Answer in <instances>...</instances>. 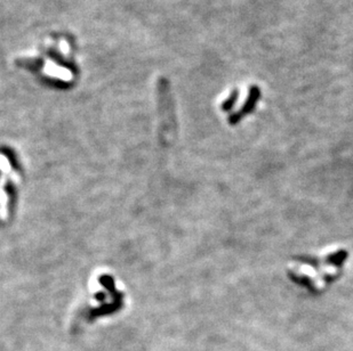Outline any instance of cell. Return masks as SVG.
<instances>
[{
	"label": "cell",
	"instance_id": "7a4b0ae2",
	"mask_svg": "<svg viewBox=\"0 0 353 351\" xmlns=\"http://www.w3.org/2000/svg\"><path fill=\"white\" fill-rule=\"evenodd\" d=\"M261 98V90L260 88L257 86L253 85L252 87L249 88V93H248V97H247V100L245 102V105L242 106L241 111H240V115H245V114H249L250 112L253 111L254 108L256 107L257 102L260 101Z\"/></svg>",
	"mask_w": 353,
	"mask_h": 351
},
{
	"label": "cell",
	"instance_id": "3957f363",
	"mask_svg": "<svg viewBox=\"0 0 353 351\" xmlns=\"http://www.w3.org/2000/svg\"><path fill=\"white\" fill-rule=\"evenodd\" d=\"M238 98H239V90L235 89L230 94V96L223 102V104H222V109H223V111H230V109L234 108V106L235 105L236 102H238Z\"/></svg>",
	"mask_w": 353,
	"mask_h": 351
},
{
	"label": "cell",
	"instance_id": "6da1fadb",
	"mask_svg": "<svg viewBox=\"0 0 353 351\" xmlns=\"http://www.w3.org/2000/svg\"><path fill=\"white\" fill-rule=\"evenodd\" d=\"M158 103L160 112V121H161V133L172 134L174 129V114L172 96H170L169 85L166 79L160 78L158 81Z\"/></svg>",
	"mask_w": 353,
	"mask_h": 351
}]
</instances>
